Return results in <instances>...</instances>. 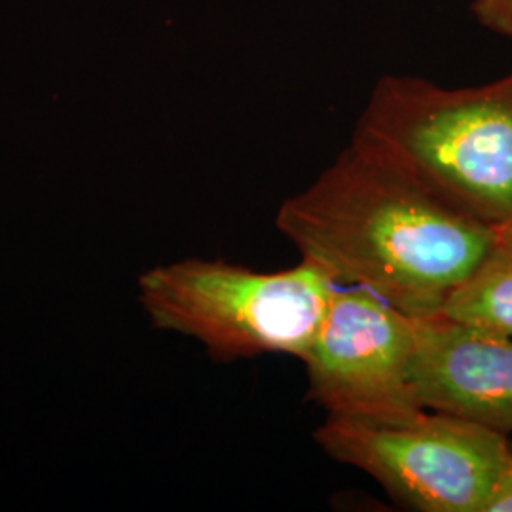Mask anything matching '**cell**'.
I'll use <instances>...</instances> for the list:
<instances>
[{
    "label": "cell",
    "mask_w": 512,
    "mask_h": 512,
    "mask_svg": "<svg viewBox=\"0 0 512 512\" xmlns=\"http://www.w3.org/2000/svg\"><path fill=\"white\" fill-rule=\"evenodd\" d=\"M277 230L336 281L414 319L439 317L490 251L495 228L351 139L340 156L277 211Z\"/></svg>",
    "instance_id": "cell-1"
},
{
    "label": "cell",
    "mask_w": 512,
    "mask_h": 512,
    "mask_svg": "<svg viewBox=\"0 0 512 512\" xmlns=\"http://www.w3.org/2000/svg\"><path fill=\"white\" fill-rule=\"evenodd\" d=\"M351 139L459 213L490 228L512 226V73L471 88L385 74Z\"/></svg>",
    "instance_id": "cell-2"
},
{
    "label": "cell",
    "mask_w": 512,
    "mask_h": 512,
    "mask_svg": "<svg viewBox=\"0 0 512 512\" xmlns=\"http://www.w3.org/2000/svg\"><path fill=\"white\" fill-rule=\"evenodd\" d=\"M338 283L302 258L281 272L186 258L139 277L154 327L202 342L215 361L283 353L302 359Z\"/></svg>",
    "instance_id": "cell-3"
},
{
    "label": "cell",
    "mask_w": 512,
    "mask_h": 512,
    "mask_svg": "<svg viewBox=\"0 0 512 512\" xmlns=\"http://www.w3.org/2000/svg\"><path fill=\"white\" fill-rule=\"evenodd\" d=\"M315 440L423 512H484L511 448L499 431L425 408L404 418L329 414Z\"/></svg>",
    "instance_id": "cell-4"
},
{
    "label": "cell",
    "mask_w": 512,
    "mask_h": 512,
    "mask_svg": "<svg viewBox=\"0 0 512 512\" xmlns=\"http://www.w3.org/2000/svg\"><path fill=\"white\" fill-rule=\"evenodd\" d=\"M418 319L363 289H336L300 359L310 399L334 416L404 418L416 403L410 368Z\"/></svg>",
    "instance_id": "cell-5"
},
{
    "label": "cell",
    "mask_w": 512,
    "mask_h": 512,
    "mask_svg": "<svg viewBox=\"0 0 512 512\" xmlns=\"http://www.w3.org/2000/svg\"><path fill=\"white\" fill-rule=\"evenodd\" d=\"M410 382L425 410L512 433V338L442 317L416 325Z\"/></svg>",
    "instance_id": "cell-6"
},
{
    "label": "cell",
    "mask_w": 512,
    "mask_h": 512,
    "mask_svg": "<svg viewBox=\"0 0 512 512\" xmlns=\"http://www.w3.org/2000/svg\"><path fill=\"white\" fill-rule=\"evenodd\" d=\"M439 317L512 338V226L495 228L490 251L450 294Z\"/></svg>",
    "instance_id": "cell-7"
},
{
    "label": "cell",
    "mask_w": 512,
    "mask_h": 512,
    "mask_svg": "<svg viewBox=\"0 0 512 512\" xmlns=\"http://www.w3.org/2000/svg\"><path fill=\"white\" fill-rule=\"evenodd\" d=\"M471 14L490 33L512 40V0H471Z\"/></svg>",
    "instance_id": "cell-8"
},
{
    "label": "cell",
    "mask_w": 512,
    "mask_h": 512,
    "mask_svg": "<svg viewBox=\"0 0 512 512\" xmlns=\"http://www.w3.org/2000/svg\"><path fill=\"white\" fill-rule=\"evenodd\" d=\"M484 512H512V442Z\"/></svg>",
    "instance_id": "cell-9"
}]
</instances>
